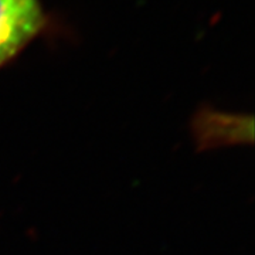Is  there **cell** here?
<instances>
[{
  "instance_id": "cell-1",
  "label": "cell",
  "mask_w": 255,
  "mask_h": 255,
  "mask_svg": "<svg viewBox=\"0 0 255 255\" xmlns=\"http://www.w3.org/2000/svg\"><path fill=\"white\" fill-rule=\"evenodd\" d=\"M46 26L41 0H0V68L14 60Z\"/></svg>"
}]
</instances>
